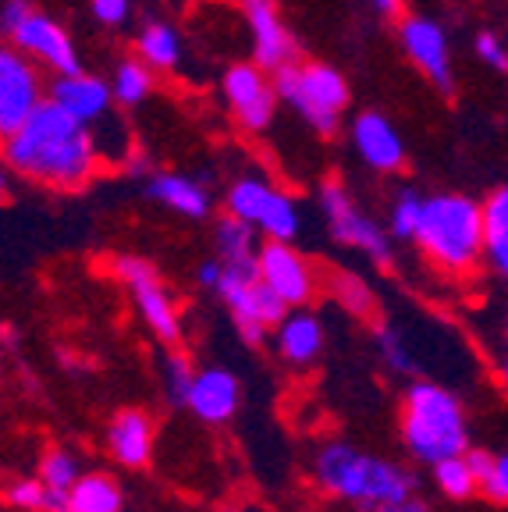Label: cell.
Returning <instances> with one entry per match:
<instances>
[{
	"mask_svg": "<svg viewBox=\"0 0 508 512\" xmlns=\"http://www.w3.org/2000/svg\"><path fill=\"white\" fill-rule=\"evenodd\" d=\"M4 160L15 175L29 182L75 192L96 175L100 153H96L86 121L64 111L50 96L15 132L4 136Z\"/></svg>",
	"mask_w": 508,
	"mask_h": 512,
	"instance_id": "6da1fadb",
	"label": "cell"
},
{
	"mask_svg": "<svg viewBox=\"0 0 508 512\" xmlns=\"http://www.w3.org/2000/svg\"><path fill=\"white\" fill-rule=\"evenodd\" d=\"M420 246L427 256L445 271H469L477 264V256L487 253V221L484 207L459 196V192H445V196H430L423 203V221L416 232Z\"/></svg>",
	"mask_w": 508,
	"mask_h": 512,
	"instance_id": "7a4b0ae2",
	"label": "cell"
},
{
	"mask_svg": "<svg viewBox=\"0 0 508 512\" xmlns=\"http://www.w3.org/2000/svg\"><path fill=\"white\" fill-rule=\"evenodd\" d=\"M405 445L423 463H441L466 452V416L455 395L437 384H413L402 416Z\"/></svg>",
	"mask_w": 508,
	"mask_h": 512,
	"instance_id": "3957f363",
	"label": "cell"
},
{
	"mask_svg": "<svg viewBox=\"0 0 508 512\" xmlns=\"http://www.w3.org/2000/svg\"><path fill=\"white\" fill-rule=\"evenodd\" d=\"M317 477L327 491L352 498L359 505H391L409 498L413 477L391 463L363 456L349 445H327L317 459Z\"/></svg>",
	"mask_w": 508,
	"mask_h": 512,
	"instance_id": "277c9868",
	"label": "cell"
},
{
	"mask_svg": "<svg viewBox=\"0 0 508 512\" xmlns=\"http://www.w3.org/2000/svg\"><path fill=\"white\" fill-rule=\"evenodd\" d=\"M274 86H278L281 100L324 136L338 128V118L349 107V82L334 72L331 64L292 61L274 72Z\"/></svg>",
	"mask_w": 508,
	"mask_h": 512,
	"instance_id": "5b68a950",
	"label": "cell"
},
{
	"mask_svg": "<svg viewBox=\"0 0 508 512\" xmlns=\"http://www.w3.org/2000/svg\"><path fill=\"white\" fill-rule=\"evenodd\" d=\"M228 210L253 228H260L267 239L288 242L299 232V210H295L292 196H285L274 185L260 182V178H239L228 189Z\"/></svg>",
	"mask_w": 508,
	"mask_h": 512,
	"instance_id": "8992f818",
	"label": "cell"
},
{
	"mask_svg": "<svg viewBox=\"0 0 508 512\" xmlns=\"http://www.w3.org/2000/svg\"><path fill=\"white\" fill-rule=\"evenodd\" d=\"M320 207H324V217L331 224V232L338 242L345 246L359 249V253L374 256L377 264L388 267L391 264V246H388V235L377 228V221H370L366 214H359L352 196L345 192L342 182H324L320 185Z\"/></svg>",
	"mask_w": 508,
	"mask_h": 512,
	"instance_id": "52a82bcc",
	"label": "cell"
},
{
	"mask_svg": "<svg viewBox=\"0 0 508 512\" xmlns=\"http://www.w3.org/2000/svg\"><path fill=\"white\" fill-rule=\"evenodd\" d=\"M274 72H267L263 64H231L224 72V100H228L231 114L239 118L242 128L249 132H263L274 121L278 111V86L270 79Z\"/></svg>",
	"mask_w": 508,
	"mask_h": 512,
	"instance_id": "ba28073f",
	"label": "cell"
},
{
	"mask_svg": "<svg viewBox=\"0 0 508 512\" xmlns=\"http://www.w3.org/2000/svg\"><path fill=\"white\" fill-rule=\"evenodd\" d=\"M40 68L18 47L0 50V136H8L43 104Z\"/></svg>",
	"mask_w": 508,
	"mask_h": 512,
	"instance_id": "9c48e42d",
	"label": "cell"
},
{
	"mask_svg": "<svg viewBox=\"0 0 508 512\" xmlns=\"http://www.w3.org/2000/svg\"><path fill=\"white\" fill-rule=\"evenodd\" d=\"M11 47H18L22 54H29L32 61L47 64L54 75L79 72V54H75L72 36L64 32V25H57L50 15L32 8L15 29H8Z\"/></svg>",
	"mask_w": 508,
	"mask_h": 512,
	"instance_id": "30bf717a",
	"label": "cell"
},
{
	"mask_svg": "<svg viewBox=\"0 0 508 512\" xmlns=\"http://www.w3.org/2000/svg\"><path fill=\"white\" fill-rule=\"evenodd\" d=\"M118 278L132 288L139 313H143V320L153 328V335H157L160 342L175 345L178 338H182V328H178V313H175V306H171V299H167L157 271H153L146 260H139V256H121Z\"/></svg>",
	"mask_w": 508,
	"mask_h": 512,
	"instance_id": "8fae6325",
	"label": "cell"
},
{
	"mask_svg": "<svg viewBox=\"0 0 508 512\" xmlns=\"http://www.w3.org/2000/svg\"><path fill=\"white\" fill-rule=\"evenodd\" d=\"M398 36H402V47H405V54H409V61H413L441 93H452L455 75H452V54H448L445 29H441L434 18L409 15V18H402Z\"/></svg>",
	"mask_w": 508,
	"mask_h": 512,
	"instance_id": "7c38bea8",
	"label": "cell"
},
{
	"mask_svg": "<svg viewBox=\"0 0 508 512\" xmlns=\"http://www.w3.org/2000/svg\"><path fill=\"white\" fill-rule=\"evenodd\" d=\"M239 4H242V11H246L256 64H263L267 72H278L285 64L299 61V47H295L288 25L281 22L274 0H239Z\"/></svg>",
	"mask_w": 508,
	"mask_h": 512,
	"instance_id": "4fadbf2b",
	"label": "cell"
},
{
	"mask_svg": "<svg viewBox=\"0 0 508 512\" xmlns=\"http://www.w3.org/2000/svg\"><path fill=\"white\" fill-rule=\"evenodd\" d=\"M260 278L267 281L288 306H299L313 296L310 267H306V260L281 239H270L267 246H260Z\"/></svg>",
	"mask_w": 508,
	"mask_h": 512,
	"instance_id": "5bb4252c",
	"label": "cell"
},
{
	"mask_svg": "<svg viewBox=\"0 0 508 512\" xmlns=\"http://www.w3.org/2000/svg\"><path fill=\"white\" fill-rule=\"evenodd\" d=\"M352 143L374 171H398L405 164V146L398 128L377 111H366L352 121Z\"/></svg>",
	"mask_w": 508,
	"mask_h": 512,
	"instance_id": "9a60e30c",
	"label": "cell"
},
{
	"mask_svg": "<svg viewBox=\"0 0 508 512\" xmlns=\"http://www.w3.org/2000/svg\"><path fill=\"white\" fill-rule=\"evenodd\" d=\"M50 96H54L64 111H72L79 121H86V125H93V121H100L104 114H111V104H114V89L107 86L104 79L86 75L82 68L79 72L57 75L54 86H50Z\"/></svg>",
	"mask_w": 508,
	"mask_h": 512,
	"instance_id": "2e32d148",
	"label": "cell"
},
{
	"mask_svg": "<svg viewBox=\"0 0 508 512\" xmlns=\"http://www.w3.org/2000/svg\"><path fill=\"white\" fill-rule=\"evenodd\" d=\"M185 406L199 416V420H207V424H221L235 413L239 406V381L228 374V370H203L196 374V384H192V395Z\"/></svg>",
	"mask_w": 508,
	"mask_h": 512,
	"instance_id": "e0dca14e",
	"label": "cell"
},
{
	"mask_svg": "<svg viewBox=\"0 0 508 512\" xmlns=\"http://www.w3.org/2000/svg\"><path fill=\"white\" fill-rule=\"evenodd\" d=\"M217 253H221L228 271L260 278V249H256L253 224L235 217L231 210L217 221Z\"/></svg>",
	"mask_w": 508,
	"mask_h": 512,
	"instance_id": "ac0fdd59",
	"label": "cell"
},
{
	"mask_svg": "<svg viewBox=\"0 0 508 512\" xmlns=\"http://www.w3.org/2000/svg\"><path fill=\"white\" fill-rule=\"evenodd\" d=\"M107 445H111L114 459L125 466H146L153 452V424L146 413L125 409L107 431Z\"/></svg>",
	"mask_w": 508,
	"mask_h": 512,
	"instance_id": "d6986e66",
	"label": "cell"
},
{
	"mask_svg": "<svg viewBox=\"0 0 508 512\" xmlns=\"http://www.w3.org/2000/svg\"><path fill=\"white\" fill-rule=\"evenodd\" d=\"M153 200L171 207L175 214L185 217H207L210 214V192L189 175H175V171H160V175L150 178L146 185Z\"/></svg>",
	"mask_w": 508,
	"mask_h": 512,
	"instance_id": "ffe728a7",
	"label": "cell"
},
{
	"mask_svg": "<svg viewBox=\"0 0 508 512\" xmlns=\"http://www.w3.org/2000/svg\"><path fill=\"white\" fill-rule=\"evenodd\" d=\"M278 345L285 360L310 363L320 352V345H324V328H320V320L313 313H292V317L281 320Z\"/></svg>",
	"mask_w": 508,
	"mask_h": 512,
	"instance_id": "44dd1931",
	"label": "cell"
},
{
	"mask_svg": "<svg viewBox=\"0 0 508 512\" xmlns=\"http://www.w3.org/2000/svg\"><path fill=\"white\" fill-rule=\"evenodd\" d=\"M68 512H121V488L114 477L104 473H89L75 480L72 495H68Z\"/></svg>",
	"mask_w": 508,
	"mask_h": 512,
	"instance_id": "7402d4cb",
	"label": "cell"
},
{
	"mask_svg": "<svg viewBox=\"0 0 508 512\" xmlns=\"http://www.w3.org/2000/svg\"><path fill=\"white\" fill-rule=\"evenodd\" d=\"M135 50H139V57H143L150 68L167 72V68H175L178 57H182V40H178V32L167 22H150V25H143V32H139Z\"/></svg>",
	"mask_w": 508,
	"mask_h": 512,
	"instance_id": "603a6c76",
	"label": "cell"
},
{
	"mask_svg": "<svg viewBox=\"0 0 508 512\" xmlns=\"http://www.w3.org/2000/svg\"><path fill=\"white\" fill-rule=\"evenodd\" d=\"M111 89H114V100H118V104H125V107L143 104L146 96L153 93V68L143 61V57H125V61L114 68Z\"/></svg>",
	"mask_w": 508,
	"mask_h": 512,
	"instance_id": "cb8c5ba5",
	"label": "cell"
},
{
	"mask_svg": "<svg viewBox=\"0 0 508 512\" xmlns=\"http://www.w3.org/2000/svg\"><path fill=\"white\" fill-rule=\"evenodd\" d=\"M434 473H437V488L445 491L448 498H469L473 488H477V477L469 470L466 456L441 459V463H434Z\"/></svg>",
	"mask_w": 508,
	"mask_h": 512,
	"instance_id": "d4e9b609",
	"label": "cell"
},
{
	"mask_svg": "<svg viewBox=\"0 0 508 512\" xmlns=\"http://www.w3.org/2000/svg\"><path fill=\"white\" fill-rule=\"evenodd\" d=\"M423 196H416V192H402L395 200V207H391V232L398 235V239H416V232H420V221H423Z\"/></svg>",
	"mask_w": 508,
	"mask_h": 512,
	"instance_id": "484cf974",
	"label": "cell"
},
{
	"mask_svg": "<svg viewBox=\"0 0 508 512\" xmlns=\"http://www.w3.org/2000/svg\"><path fill=\"white\" fill-rule=\"evenodd\" d=\"M40 477L50 491H72L75 480H79V466L68 452H47L40 466Z\"/></svg>",
	"mask_w": 508,
	"mask_h": 512,
	"instance_id": "4316f807",
	"label": "cell"
},
{
	"mask_svg": "<svg viewBox=\"0 0 508 512\" xmlns=\"http://www.w3.org/2000/svg\"><path fill=\"white\" fill-rule=\"evenodd\" d=\"M8 502L18 505V509H29V512L50 509V488L43 484V477L40 480H18V484H11Z\"/></svg>",
	"mask_w": 508,
	"mask_h": 512,
	"instance_id": "83f0119b",
	"label": "cell"
},
{
	"mask_svg": "<svg viewBox=\"0 0 508 512\" xmlns=\"http://www.w3.org/2000/svg\"><path fill=\"white\" fill-rule=\"evenodd\" d=\"M192 384H196V374H192V363L185 356H171L167 360V392L175 402H189L192 395Z\"/></svg>",
	"mask_w": 508,
	"mask_h": 512,
	"instance_id": "f1b7e54d",
	"label": "cell"
},
{
	"mask_svg": "<svg viewBox=\"0 0 508 512\" xmlns=\"http://www.w3.org/2000/svg\"><path fill=\"white\" fill-rule=\"evenodd\" d=\"M377 345H381V356L391 363V370H398V374H413V370H416L413 356L405 352V345L398 342L395 331H388V328L377 331Z\"/></svg>",
	"mask_w": 508,
	"mask_h": 512,
	"instance_id": "f546056e",
	"label": "cell"
},
{
	"mask_svg": "<svg viewBox=\"0 0 508 512\" xmlns=\"http://www.w3.org/2000/svg\"><path fill=\"white\" fill-rule=\"evenodd\" d=\"M487 235H508V185H501L491 200L484 203Z\"/></svg>",
	"mask_w": 508,
	"mask_h": 512,
	"instance_id": "4dcf8cb0",
	"label": "cell"
},
{
	"mask_svg": "<svg viewBox=\"0 0 508 512\" xmlns=\"http://www.w3.org/2000/svg\"><path fill=\"white\" fill-rule=\"evenodd\" d=\"M477 54H480V61L491 64V68H498V72H505L508 68V47L501 43V36H494V32H480Z\"/></svg>",
	"mask_w": 508,
	"mask_h": 512,
	"instance_id": "1f68e13d",
	"label": "cell"
},
{
	"mask_svg": "<svg viewBox=\"0 0 508 512\" xmlns=\"http://www.w3.org/2000/svg\"><path fill=\"white\" fill-rule=\"evenodd\" d=\"M338 296H342V303L349 306L352 313H370V306H374V299H370V288L363 285L359 278H342L338 281Z\"/></svg>",
	"mask_w": 508,
	"mask_h": 512,
	"instance_id": "d6a6232c",
	"label": "cell"
},
{
	"mask_svg": "<svg viewBox=\"0 0 508 512\" xmlns=\"http://www.w3.org/2000/svg\"><path fill=\"white\" fill-rule=\"evenodd\" d=\"M132 11V0H93V15L100 25H121Z\"/></svg>",
	"mask_w": 508,
	"mask_h": 512,
	"instance_id": "836d02e7",
	"label": "cell"
},
{
	"mask_svg": "<svg viewBox=\"0 0 508 512\" xmlns=\"http://www.w3.org/2000/svg\"><path fill=\"white\" fill-rule=\"evenodd\" d=\"M469 470H473V477H477L480 488H487L494 480V473H498V459H491L487 452H469Z\"/></svg>",
	"mask_w": 508,
	"mask_h": 512,
	"instance_id": "e575fe53",
	"label": "cell"
},
{
	"mask_svg": "<svg viewBox=\"0 0 508 512\" xmlns=\"http://www.w3.org/2000/svg\"><path fill=\"white\" fill-rule=\"evenodd\" d=\"M487 256H491L494 271L508 281V235H487Z\"/></svg>",
	"mask_w": 508,
	"mask_h": 512,
	"instance_id": "d590c367",
	"label": "cell"
},
{
	"mask_svg": "<svg viewBox=\"0 0 508 512\" xmlns=\"http://www.w3.org/2000/svg\"><path fill=\"white\" fill-rule=\"evenodd\" d=\"M484 495L494 498V502H508V456H498V473L484 488Z\"/></svg>",
	"mask_w": 508,
	"mask_h": 512,
	"instance_id": "8d00e7d4",
	"label": "cell"
},
{
	"mask_svg": "<svg viewBox=\"0 0 508 512\" xmlns=\"http://www.w3.org/2000/svg\"><path fill=\"white\" fill-rule=\"evenodd\" d=\"M29 11H32L29 0H4V11H0V29H4V32L15 29V25L22 22Z\"/></svg>",
	"mask_w": 508,
	"mask_h": 512,
	"instance_id": "74e56055",
	"label": "cell"
},
{
	"mask_svg": "<svg viewBox=\"0 0 508 512\" xmlns=\"http://www.w3.org/2000/svg\"><path fill=\"white\" fill-rule=\"evenodd\" d=\"M196 278H199V285L217 288V285H221V278H224V260H207V264H199Z\"/></svg>",
	"mask_w": 508,
	"mask_h": 512,
	"instance_id": "f35d334b",
	"label": "cell"
},
{
	"mask_svg": "<svg viewBox=\"0 0 508 512\" xmlns=\"http://www.w3.org/2000/svg\"><path fill=\"white\" fill-rule=\"evenodd\" d=\"M377 512H427V505L416 502L413 495L402 498V502H391V505H377Z\"/></svg>",
	"mask_w": 508,
	"mask_h": 512,
	"instance_id": "ab89813d",
	"label": "cell"
},
{
	"mask_svg": "<svg viewBox=\"0 0 508 512\" xmlns=\"http://www.w3.org/2000/svg\"><path fill=\"white\" fill-rule=\"evenodd\" d=\"M370 4H374V11L381 18H395L402 11V0H370Z\"/></svg>",
	"mask_w": 508,
	"mask_h": 512,
	"instance_id": "60d3db41",
	"label": "cell"
},
{
	"mask_svg": "<svg viewBox=\"0 0 508 512\" xmlns=\"http://www.w3.org/2000/svg\"><path fill=\"white\" fill-rule=\"evenodd\" d=\"M505 381H508V360H505Z\"/></svg>",
	"mask_w": 508,
	"mask_h": 512,
	"instance_id": "b9f144b4",
	"label": "cell"
}]
</instances>
